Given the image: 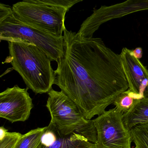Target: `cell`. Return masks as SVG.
Instances as JSON below:
<instances>
[{
  "label": "cell",
  "mask_w": 148,
  "mask_h": 148,
  "mask_svg": "<svg viewBox=\"0 0 148 148\" xmlns=\"http://www.w3.org/2000/svg\"><path fill=\"white\" fill-rule=\"evenodd\" d=\"M63 36L64 54L57 63L55 84L91 120L129 89L121 56L100 38H82L66 28Z\"/></svg>",
  "instance_id": "obj_1"
},
{
  "label": "cell",
  "mask_w": 148,
  "mask_h": 148,
  "mask_svg": "<svg viewBox=\"0 0 148 148\" xmlns=\"http://www.w3.org/2000/svg\"><path fill=\"white\" fill-rule=\"evenodd\" d=\"M8 44L9 56L5 63H11L27 88L34 93H48L56 80L51 59L34 44L22 41H8Z\"/></svg>",
  "instance_id": "obj_2"
},
{
  "label": "cell",
  "mask_w": 148,
  "mask_h": 148,
  "mask_svg": "<svg viewBox=\"0 0 148 148\" xmlns=\"http://www.w3.org/2000/svg\"><path fill=\"white\" fill-rule=\"evenodd\" d=\"M83 0H24L14 4V15L26 25L57 37L63 36L67 12Z\"/></svg>",
  "instance_id": "obj_3"
},
{
  "label": "cell",
  "mask_w": 148,
  "mask_h": 148,
  "mask_svg": "<svg viewBox=\"0 0 148 148\" xmlns=\"http://www.w3.org/2000/svg\"><path fill=\"white\" fill-rule=\"evenodd\" d=\"M46 107L51 115V122L62 135L74 133L82 135L95 144L97 133L93 120H87L77 104L62 91L51 89Z\"/></svg>",
  "instance_id": "obj_4"
},
{
  "label": "cell",
  "mask_w": 148,
  "mask_h": 148,
  "mask_svg": "<svg viewBox=\"0 0 148 148\" xmlns=\"http://www.w3.org/2000/svg\"><path fill=\"white\" fill-rule=\"evenodd\" d=\"M0 40L22 41L34 44L45 52L52 61L58 63L64 54V36L57 37L30 26L16 18L14 15L0 22Z\"/></svg>",
  "instance_id": "obj_5"
},
{
  "label": "cell",
  "mask_w": 148,
  "mask_h": 148,
  "mask_svg": "<svg viewBox=\"0 0 148 148\" xmlns=\"http://www.w3.org/2000/svg\"><path fill=\"white\" fill-rule=\"evenodd\" d=\"M123 114L115 107L93 119L97 133L96 148H131V134L123 123Z\"/></svg>",
  "instance_id": "obj_6"
},
{
  "label": "cell",
  "mask_w": 148,
  "mask_h": 148,
  "mask_svg": "<svg viewBox=\"0 0 148 148\" xmlns=\"http://www.w3.org/2000/svg\"><path fill=\"white\" fill-rule=\"evenodd\" d=\"M28 89L15 85L0 93V117L12 123L27 120L34 107Z\"/></svg>",
  "instance_id": "obj_7"
},
{
  "label": "cell",
  "mask_w": 148,
  "mask_h": 148,
  "mask_svg": "<svg viewBox=\"0 0 148 148\" xmlns=\"http://www.w3.org/2000/svg\"><path fill=\"white\" fill-rule=\"evenodd\" d=\"M120 55L129 85L128 92L134 99H140L148 86V69L134 57L132 50L124 47Z\"/></svg>",
  "instance_id": "obj_8"
},
{
  "label": "cell",
  "mask_w": 148,
  "mask_h": 148,
  "mask_svg": "<svg viewBox=\"0 0 148 148\" xmlns=\"http://www.w3.org/2000/svg\"><path fill=\"white\" fill-rule=\"evenodd\" d=\"M37 148H96L95 144L89 142L80 134L74 133L62 135L50 123L41 136Z\"/></svg>",
  "instance_id": "obj_9"
},
{
  "label": "cell",
  "mask_w": 148,
  "mask_h": 148,
  "mask_svg": "<svg viewBox=\"0 0 148 148\" xmlns=\"http://www.w3.org/2000/svg\"><path fill=\"white\" fill-rule=\"evenodd\" d=\"M123 121L125 126L130 130L138 125L148 123V86L143 97L135 99L130 110L123 114Z\"/></svg>",
  "instance_id": "obj_10"
},
{
  "label": "cell",
  "mask_w": 148,
  "mask_h": 148,
  "mask_svg": "<svg viewBox=\"0 0 148 148\" xmlns=\"http://www.w3.org/2000/svg\"><path fill=\"white\" fill-rule=\"evenodd\" d=\"M45 129L38 128L22 135L14 148H37Z\"/></svg>",
  "instance_id": "obj_11"
},
{
  "label": "cell",
  "mask_w": 148,
  "mask_h": 148,
  "mask_svg": "<svg viewBox=\"0 0 148 148\" xmlns=\"http://www.w3.org/2000/svg\"><path fill=\"white\" fill-rule=\"evenodd\" d=\"M132 142L137 148H148V123L138 125L130 130Z\"/></svg>",
  "instance_id": "obj_12"
},
{
  "label": "cell",
  "mask_w": 148,
  "mask_h": 148,
  "mask_svg": "<svg viewBox=\"0 0 148 148\" xmlns=\"http://www.w3.org/2000/svg\"><path fill=\"white\" fill-rule=\"evenodd\" d=\"M135 100L127 90L120 93L112 104L117 109L124 113L130 110L133 106Z\"/></svg>",
  "instance_id": "obj_13"
},
{
  "label": "cell",
  "mask_w": 148,
  "mask_h": 148,
  "mask_svg": "<svg viewBox=\"0 0 148 148\" xmlns=\"http://www.w3.org/2000/svg\"><path fill=\"white\" fill-rule=\"evenodd\" d=\"M22 135L19 132H7L0 138V148H14Z\"/></svg>",
  "instance_id": "obj_14"
},
{
  "label": "cell",
  "mask_w": 148,
  "mask_h": 148,
  "mask_svg": "<svg viewBox=\"0 0 148 148\" xmlns=\"http://www.w3.org/2000/svg\"><path fill=\"white\" fill-rule=\"evenodd\" d=\"M12 7L8 5L0 4V22L5 20L13 14Z\"/></svg>",
  "instance_id": "obj_15"
},
{
  "label": "cell",
  "mask_w": 148,
  "mask_h": 148,
  "mask_svg": "<svg viewBox=\"0 0 148 148\" xmlns=\"http://www.w3.org/2000/svg\"><path fill=\"white\" fill-rule=\"evenodd\" d=\"M134 57L139 59L141 58L143 56V50L141 47H137L135 50H132Z\"/></svg>",
  "instance_id": "obj_16"
},
{
  "label": "cell",
  "mask_w": 148,
  "mask_h": 148,
  "mask_svg": "<svg viewBox=\"0 0 148 148\" xmlns=\"http://www.w3.org/2000/svg\"><path fill=\"white\" fill-rule=\"evenodd\" d=\"M135 148H136V147H135Z\"/></svg>",
  "instance_id": "obj_17"
}]
</instances>
